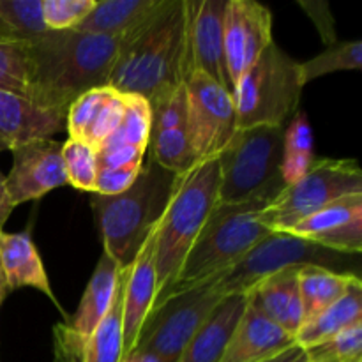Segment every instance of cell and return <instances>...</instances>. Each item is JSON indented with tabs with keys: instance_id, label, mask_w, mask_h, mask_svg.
Wrapping results in <instances>:
<instances>
[{
	"instance_id": "9",
	"label": "cell",
	"mask_w": 362,
	"mask_h": 362,
	"mask_svg": "<svg viewBox=\"0 0 362 362\" xmlns=\"http://www.w3.org/2000/svg\"><path fill=\"white\" fill-rule=\"evenodd\" d=\"M219 276L172 293L154 308L133 352L151 354L159 362H177L209 315L226 297L219 286Z\"/></svg>"
},
{
	"instance_id": "40",
	"label": "cell",
	"mask_w": 362,
	"mask_h": 362,
	"mask_svg": "<svg viewBox=\"0 0 362 362\" xmlns=\"http://www.w3.org/2000/svg\"><path fill=\"white\" fill-rule=\"evenodd\" d=\"M264 362H308V361H306V356H304V350L300 349V346L293 345L292 349L285 350V352H281L279 356L272 357V359H267Z\"/></svg>"
},
{
	"instance_id": "22",
	"label": "cell",
	"mask_w": 362,
	"mask_h": 362,
	"mask_svg": "<svg viewBox=\"0 0 362 362\" xmlns=\"http://www.w3.org/2000/svg\"><path fill=\"white\" fill-rule=\"evenodd\" d=\"M247 306L246 293H230L214 308L177 362H221L233 329Z\"/></svg>"
},
{
	"instance_id": "10",
	"label": "cell",
	"mask_w": 362,
	"mask_h": 362,
	"mask_svg": "<svg viewBox=\"0 0 362 362\" xmlns=\"http://www.w3.org/2000/svg\"><path fill=\"white\" fill-rule=\"evenodd\" d=\"M350 258L357 257L336 253L293 233L272 232L233 267L219 276V286L225 296L246 293L258 281L285 269L303 265H320L331 271L339 267L350 269Z\"/></svg>"
},
{
	"instance_id": "3",
	"label": "cell",
	"mask_w": 362,
	"mask_h": 362,
	"mask_svg": "<svg viewBox=\"0 0 362 362\" xmlns=\"http://www.w3.org/2000/svg\"><path fill=\"white\" fill-rule=\"evenodd\" d=\"M283 187L285 182L278 179L251 200L216 205L191 246L170 296L223 274L272 233L258 216Z\"/></svg>"
},
{
	"instance_id": "16",
	"label": "cell",
	"mask_w": 362,
	"mask_h": 362,
	"mask_svg": "<svg viewBox=\"0 0 362 362\" xmlns=\"http://www.w3.org/2000/svg\"><path fill=\"white\" fill-rule=\"evenodd\" d=\"M288 233L336 253H362V194L339 198L293 226Z\"/></svg>"
},
{
	"instance_id": "6",
	"label": "cell",
	"mask_w": 362,
	"mask_h": 362,
	"mask_svg": "<svg viewBox=\"0 0 362 362\" xmlns=\"http://www.w3.org/2000/svg\"><path fill=\"white\" fill-rule=\"evenodd\" d=\"M304 87L299 62L272 41L233 85L237 129L285 127L297 113Z\"/></svg>"
},
{
	"instance_id": "26",
	"label": "cell",
	"mask_w": 362,
	"mask_h": 362,
	"mask_svg": "<svg viewBox=\"0 0 362 362\" xmlns=\"http://www.w3.org/2000/svg\"><path fill=\"white\" fill-rule=\"evenodd\" d=\"M362 322V281L357 279L352 283L345 296L336 300L332 306L322 311L318 317L310 320L300 327L293 341L300 349H310L317 343L325 341L332 336L339 334L345 329Z\"/></svg>"
},
{
	"instance_id": "36",
	"label": "cell",
	"mask_w": 362,
	"mask_h": 362,
	"mask_svg": "<svg viewBox=\"0 0 362 362\" xmlns=\"http://www.w3.org/2000/svg\"><path fill=\"white\" fill-rule=\"evenodd\" d=\"M98 0H42V18L48 30H73L94 9Z\"/></svg>"
},
{
	"instance_id": "32",
	"label": "cell",
	"mask_w": 362,
	"mask_h": 362,
	"mask_svg": "<svg viewBox=\"0 0 362 362\" xmlns=\"http://www.w3.org/2000/svg\"><path fill=\"white\" fill-rule=\"evenodd\" d=\"M62 165L67 184L81 191H92L98 177V152L85 141L71 140L62 144Z\"/></svg>"
},
{
	"instance_id": "1",
	"label": "cell",
	"mask_w": 362,
	"mask_h": 362,
	"mask_svg": "<svg viewBox=\"0 0 362 362\" xmlns=\"http://www.w3.org/2000/svg\"><path fill=\"white\" fill-rule=\"evenodd\" d=\"M124 35L48 30L27 42L28 101L66 112L92 88L108 87Z\"/></svg>"
},
{
	"instance_id": "8",
	"label": "cell",
	"mask_w": 362,
	"mask_h": 362,
	"mask_svg": "<svg viewBox=\"0 0 362 362\" xmlns=\"http://www.w3.org/2000/svg\"><path fill=\"white\" fill-rule=\"evenodd\" d=\"M354 194H362V170L356 159H315L306 175L283 187L258 219L271 232H290L320 209Z\"/></svg>"
},
{
	"instance_id": "15",
	"label": "cell",
	"mask_w": 362,
	"mask_h": 362,
	"mask_svg": "<svg viewBox=\"0 0 362 362\" xmlns=\"http://www.w3.org/2000/svg\"><path fill=\"white\" fill-rule=\"evenodd\" d=\"M225 6L226 0H184L186 52L189 74L200 71L232 92L223 42Z\"/></svg>"
},
{
	"instance_id": "43",
	"label": "cell",
	"mask_w": 362,
	"mask_h": 362,
	"mask_svg": "<svg viewBox=\"0 0 362 362\" xmlns=\"http://www.w3.org/2000/svg\"><path fill=\"white\" fill-rule=\"evenodd\" d=\"M6 293H7L6 278H4L2 267H0V306H2V303H4V297H6Z\"/></svg>"
},
{
	"instance_id": "13",
	"label": "cell",
	"mask_w": 362,
	"mask_h": 362,
	"mask_svg": "<svg viewBox=\"0 0 362 362\" xmlns=\"http://www.w3.org/2000/svg\"><path fill=\"white\" fill-rule=\"evenodd\" d=\"M226 71L233 85L272 42V13L255 0H226L223 20Z\"/></svg>"
},
{
	"instance_id": "30",
	"label": "cell",
	"mask_w": 362,
	"mask_h": 362,
	"mask_svg": "<svg viewBox=\"0 0 362 362\" xmlns=\"http://www.w3.org/2000/svg\"><path fill=\"white\" fill-rule=\"evenodd\" d=\"M124 103H126V108H124V115L119 127L95 151H105V148H138V151L147 152L152 120L151 105H148L145 98L134 94H124Z\"/></svg>"
},
{
	"instance_id": "14",
	"label": "cell",
	"mask_w": 362,
	"mask_h": 362,
	"mask_svg": "<svg viewBox=\"0 0 362 362\" xmlns=\"http://www.w3.org/2000/svg\"><path fill=\"white\" fill-rule=\"evenodd\" d=\"M13 152V166L4 177L11 207L39 200L52 189L67 184L62 165V144L53 138L28 141Z\"/></svg>"
},
{
	"instance_id": "5",
	"label": "cell",
	"mask_w": 362,
	"mask_h": 362,
	"mask_svg": "<svg viewBox=\"0 0 362 362\" xmlns=\"http://www.w3.org/2000/svg\"><path fill=\"white\" fill-rule=\"evenodd\" d=\"M218 159L198 163L177 177L168 207L154 230V308L170 296L191 246L218 205Z\"/></svg>"
},
{
	"instance_id": "44",
	"label": "cell",
	"mask_w": 362,
	"mask_h": 362,
	"mask_svg": "<svg viewBox=\"0 0 362 362\" xmlns=\"http://www.w3.org/2000/svg\"><path fill=\"white\" fill-rule=\"evenodd\" d=\"M2 233H4V232H2V228H0V237H2Z\"/></svg>"
},
{
	"instance_id": "37",
	"label": "cell",
	"mask_w": 362,
	"mask_h": 362,
	"mask_svg": "<svg viewBox=\"0 0 362 362\" xmlns=\"http://www.w3.org/2000/svg\"><path fill=\"white\" fill-rule=\"evenodd\" d=\"M141 166H122V168H101L95 177L94 194L112 197L126 191L133 184Z\"/></svg>"
},
{
	"instance_id": "38",
	"label": "cell",
	"mask_w": 362,
	"mask_h": 362,
	"mask_svg": "<svg viewBox=\"0 0 362 362\" xmlns=\"http://www.w3.org/2000/svg\"><path fill=\"white\" fill-rule=\"evenodd\" d=\"M53 338H55V361L53 362H83L85 357V343L87 339L74 334L66 324H57L53 329Z\"/></svg>"
},
{
	"instance_id": "39",
	"label": "cell",
	"mask_w": 362,
	"mask_h": 362,
	"mask_svg": "<svg viewBox=\"0 0 362 362\" xmlns=\"http://www.w3.org/2000/svg\"><path fill=\"white\" fill-rule=\"evenodd\" d=\"M300 7L306 11L311 16V20L317 25L318 32H320L322 39L327 46L336 45V28H334V20H332V14L329 11V6L325 2H304L300 0Z\"/></svg>"
},
{
	"instance_id": "41",
	"label": "cell",
	"mask_w": 362,
	"mask_h": 362,
	"mask_svg": "<svg viewBox=\"0 0 362 362\" xmlns=\"http://www.w3.org/2000/svg\"><path fill=\"white\" fill-rule=\"evenodd\" d=\"M14 209L11 207L9 200H7V193H6V186H4V177L0 175V228L6 225V221L9 219L11 212Z\"/></svg>"
},
{
	"instance_id": "42",
	"label": "cell",
	"mask_w": 362,
	"mask_h": 362,
	"mask_svg": "<svg viewBox=\"0 0 362 362\" xmlns=\"http://www.w3.org/2000/svg\"><path fill=\"white\" fill-rule=\"evenodd\" d=\"M122 362H159L151 354H140V352H131L129 356L124 357Z\"/></svg>"
},
{
	"instance_id": "27",
	"label": "cell",
	"mask_w": 362,
	"mask_h": 362,
	"mask_svg": "<svg viewBox=\"0 0 362 362\" xmlns=\"http://www.w3.org/2000/svg\"><path fill=\"white\" fill-rule=\"evenodd\" d=\"M129 269H120L115 297L110 311L85 343L83 362H122L124 361V288Z\"/></svg>"
},
{
	"instance_id": "18",
	"label": "cell",
	"mask_w": 362,
	"mask_h": 362,
	"mask_svg": "<svg viewBox=\"0 0 362 362\" xmlns=\"http://www.w3.org/2000/svg\"><path fill=\"white\" fill-rule=\"evenodd\" d=\"M156 230V228H154ZM156 300V262H154V232L141 246L136 260L129 269L124 288V357L129 356L136 346L140 332L154 308Z\"/></svg>"
},
{
	"instance_id": "7",
	"label": "cell",
	"mask_w": 362,
	"mask_h": 362,
	"mask_svg": "<svg viewBox=\"0 0 362 362\" xmlns=\"http://www.w3.org/2000/svg\"><path fill=\"white\" fill-rule=\"evenodd\" d=\"M285 127L237 129L218 156V204L251 200L281 177Z\"/></svg>"
},
{
	"instance_id": "31",
	"label": "cell",
	"mask_w": 362,
	"mask_h": 362,
	"mask_svg": "<svg viewBox=\"0 0 362 362\" xmlns=\"http://www.w3.org/2000/svg\"><path fill=\"white\" fill-rule=\"evenodd\" d=\"M304 85L336 71H359L362 67V41H345L329 46L306 62H299Z\"/></svg>"
},
{
	"instance_id": "21",
	"label": "cell",
	"mask_w": 362,
	"mask_h": 362,
	"mask_svg": "<svg viewBox=\"0 0 362 362\" xmlns=\"http://www.w3.org/2000/svg\"><path fill=\"white\" fill-rule=\"evenodd\" d=\"M0 267H2L4 278H6L7 292H14L18 288H25V286L39 290L59 308V311H62L66 320L69 318L66 311L60 308L59 300L53 293L48 274H46L41 257H39L37 247L34 246L30 232L2 233L0 237Z\"/></svg>"
},
{
	"instance_id": "4",
	"label": "cell",
	"mask_w": 362,
	"mask_h": 362,
	"mask_svg": "<svg viewBox=\"0 0 362 362\" xmlns=\"http://www.w3.org/2000/svg\"><path fill=\"white\" fill-rule=\"evenodd\" d=\"M177 173L148 159L126 191L112 197L94 194L90 200L101 232L105 253L119 269L133 265L141 246L165 214L177 184Z\"/></svg>"
},
{
	"instance_id": "33",
	"label": "cell",
	"mask_w": 362,
	"mask_h": 362,
	"mask_svg": "<svg viewBox=\"0 0 362 362\" xmlns=\"http://www.w3.org/2000/svg\"><path fill=\"white\" fill-rule=\"evenodd\" d=\"M308 362H362V322L304 349Z\"/></svg>"
},
{
	"instance_id": "11",
	"label": "cell",
	"mask_w": 362,
	"mask_h": 362,
	"mask_svg": "<svg viewBox=\"0 0 362 362\" xmlns=\"http://www.w3.org/2000/svg\"><path fill=\"white\" fill-rule=\"evenodd\" d=\"M187 134L194 161L218 159L237 131L232 92L223 88L200 71L186 80Z\"/></svg>"
},
{
	"instance_id": "29",
	"label": "cell",
	"mask_w": 362,
	"mask_h": 362,
	"mask_svg": "<svg viewBox=\"0 0 362 362\" xmlns=\"http://www.w3.org/2000/svg\"><path fill=\"white\" fill-rule=\"evenodd\" d=\"M46 32L42 0H0V42L27 45Z\"/></svg>"
},
{
	"instance_id": "35",
	"label": "cell",
	"mask_w": 362,
	"mask_h": 362,
	"mask_svg": "<svg viewBox=\"0 0 362 362\" xmlns=\"http://www.w3.org/2000/svg\"><path fill=\"white\" fill-rule=\"evenodd\" d=\"M0 90L28 99V60L23 45L0 42Z\"/></svg>"
},
{
	"instance_id": "12",
	"label": "cell",
	"mask_w": 362,
	"mask_h": 362,
	"mask_svg": "<svg viewBox=\"0 0 362 362\" xmlns=\"http://www.w3.org/2000/svg\"><path fill=\"white\" fill-rule=\"evenodd\" d=\"M152 110L148 159L168 172L182 175L197 166L187 134L186 83L163 92L148 101Z\"/></svg>"
},
{
	"instance_id": "23",
	"label": "cell",
	"mask_w": 362,
	"mask_h": 362,
	"mask_svg": "<svg viewBox=\"0 0 362 362\" xmlns=\"http://www.w3.org/2000/svg\"><path fill=\"white\" fill-rule=\"evenodd\" d=\"M119 271V265L113 262V258L103 251L101 258L94 269V274L88 279V285L85 288L76 313L73 318L66 320V325L74 334L88 339L92 332L95 331V327L101 324V320L112 308Z\"/></svg>"
},
{
	"instance_id": "25",
	"label": "cell",
	"mask_w": 362,
	"mask_h": 362,
	"mask_svg": "<svg viewBox=\"0 0 362 362\" xmlns=\"http://www.w3.org/2000/svg\"><path fill=\"white\" fill-rule=\"evenodd\" d=\"M161 0H98L74 30L101 35H126L144 23Z\"/></svg>"
},
{
	"instance_id": "17",
	"label": "cell",
	"mask_w": 362,
	"mask_h": 362,
	"mask_svg": "<svg viewBox=\"0 0 362 362\" xmlns=\"http://www.w3.org/2000/svg\"><path fill=\"white\" fill-rule=\"evenodd\" d=\"M66 131V112L0 90V152Z\"/></svg>"
},
{
	"instance_id": "34",
	"label": "cell",
	"mask_w": 362,
	"mask_h": 362,
	"mask_svg": "<svg viewBox=\"0 0 362 362\" xmlns=\"http://www.w3.org/2000/svg\"><path fill=\"white\" fill-rule=\"evenodd\" d=\"M110 94H112V87L92 88L71 103L66 113V131L71 140L85 141L95 115Z\"/></svg>"
},
{
	"instance_id": "19",
	"label": "cell",
	"mask_w": 362,
	"mask_h": 362,
	"mask_svg": "<svg viewBox=\"0 0 362 362\" xmlns=\"http://www.w3.org/2000/svg\"><path fill=\"white\" fill-rule=\"evenodd\" d=\"M297 272L299 267L276 272L246 292L247 306L272 324L279 325L292 338H296L304 322Z\"/></svg>"
},
{
	"instance_id": "24",
	"label": "cell",
	"mask_w": 362,
	"mask_h": 362,
	"mask_svg": "<svg viewBox=\"0 0 362 362\" xmlns=\"http://www.w3.org/2000/svg\"><path fill=\"white\" fill-rule=\"evenodd\" d=\"M357 279H361L357 274L331 271V269L320 267V265L299 267L297 281H299L300 303H303V325L318 317L336 300L341 299Z\"/></svg>"
},
{
	"instance_id": "20",
	"label": "cell",
	"mask_w": 362,
	"mask_h": 362,
	"mask_svg": "<svg viewBox=\"0 0 362 362\" xmlns=\"http://www.w3.org/2000/svg\"><path fill=\"white\" fill-rule=\"evenodd\" d=\"M296 345L292 336L279 325L246 306L233 329L221 362H264Z\"/></svg>"
},
{
	"instance_id": "2",
	"label": "cell",
	"mask_w": 362,
	"mask_h": 362,
	"mask_svg": "<svg viewBox=\"0 0 362 362\" xmlns=\"http://www.w3.org/2000/svg\"><path fill=\"white\" fill-rule=\"evenodd\" d=\"M187 76L184 0H161L144 23L124 35L108 87L152 101L186 83Z\"/></svg>"
},
{
	"instance_id": "28",
	"label": "cell",
	"mask_w": 362,
	"mask_h": 362,
	"mask_svg": "<svg viewBox=\"0 0 362 362\" xmlns=\"http://www.w3.org/2000/svg\"><path fill=\"white\" fill-rule=\"evenodd\" d=\"M315 163L313 131L304 112H297L285 126L283 133L281 177L285 186L297 182L306 175Z\"/></svg>"
}]
</instances>
